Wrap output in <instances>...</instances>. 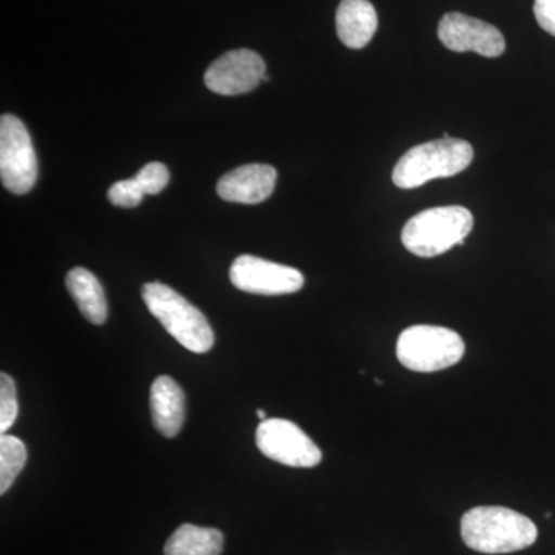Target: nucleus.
<instances>
[{"label": "nucleus", "mask_w": 555, "mask_h": 555, "mask_svg": "<svg viewBox=\"0 0 555 555\" xmlns=\"http://www.w3.org/2000/svg\"><path fill=\"white\" fill-rule=\"evenodd\" d=\"M539 529L531 518L503 506H477L462 518V539L481 554H509L532 546Z\"/></svg>", "instance_id": "obj_1"}, {"label": "nucleus", "mask_w": 555, "mask_h": 555, "mask_svg": "<svg viewBox=\"0 0 555 555\" xmlns=\"http://www.w3.org/2000/svg\"><path fill=\"white\" fill-rule=\"evenodd\" d=\"M474 159L473 145L463 139L441 138L412 147L398 160L393 169V184L398 189L422 188L438 178L462 173Z\"/></svg>", "instance_id": "obj_2"}, {"label": "nucleus", "mask_w": 555, "mask_h": 555, "mask_svg": "<svg viewBox=\"0 0 555 555\" xmlns=\"http://www.w3.org/2000/svg\"><path fill=\"white\" fill-rule=\"evenodd\" d=\"M473 228V214L465 207L427 208L409 219L401 241L415 257L434 258L454 246H463Z\"/></svg>", "instance_id": "obj_3"}, {"label": "nucleus", "mask_w": 555, "mask_h": 555, "mask_svg": "<svg viewBox=\"0 0 555 555\" xmlns=\"http://www.w3.org/2000/svg\"><path fill=\"white\" fill-rule=\"evenodd\" d=\"M142 299L179 345L195 353H206L214 347V328L207 318L173 288L163 283H147L142 287Z\"/></svg>", "instance_id": "obj_4"}, {"label": "nucleus", "mask_w": 555, "mask_h": 555, "mask_svg": "<svg viewBox=\"0 0 555 555\" xmlns=\"http://www.w3.org/2000/svg\"><path fill=\"white\" fill-rule=\"evenodd\" d=\"M396 352L409 371L433 374L460 363L466 346L452 328L420 324L401 332Z\"/></svg>", "instance_id": "obj_5"}, {"label": "nucleus", "mask_w": 555, "mask_h": 555, "mask_svg": "<svg viewBox=\"0 0 555 555\" xmlns=\"http://www.w3.org/2000/svg\"><path fill=\"white\" fill-rule=\"evenodd\" d=\"M0 177L14 195H25L38 179V159L27 127L13 115L0 119Z\"/></svg>", "instance_id": "obj_6"}, {"label": "nucleus", "mask_w": 555, "mask_h": 555, "mask_svg": "<svg viewBox=\"0 0 555 555\" xmlns=\"http://www.w3.org/2000/svg\"><path fill=\"white\" fill-rule=\"evenodd\" d=\"M255 438L261 454L281 465L309 469L320 465L323 460L315 441L288 420H262Z\"/></svg>", "instance_id": "obj_7"}, {"label": "nucleus", "mask_w": 555, "mask_h": 555, "mask_svg": "<svg viewBox=\"0 0 555 555\" xmlns=\"http://www.w3.org/2000/svg\"><path fill=\"white\" fill-rule=\"evenodd\" d=\"M230 281L240 291L268 297L295 294L305 287V276L299 270L251 255H241L233 261Z\"/></svg>", "instance_id": "obj_8"}, {"label": "nucleus", "mask_w": 555, "mask_h": 555, "mask_svg": "<svg viewBox=\"0 0 555 555\" xmlns=\"http://www.w3.org/2000/svg\"><path fill=\"white\" fill-rule=\"evenodd\" d=\"M206 86L222 96H236L257 89L266 75V62L255 51L241 49L229 51L207 68Z\"/></svg>", "instance_id": "obj_9"}, {"label": "nucleus", "mask_w": 555, "mask_h": 555, "mask_svg": "<svg viewBox=\"0 0 555 555\" xmlns=\"http://www.w3.org/2000/svg\"><path fill=\"white\" fill-rule=\"evenodd\" d=\"M438 38L448 50L456 53L474 51L485 57L505 53L506 42L494 25L462 13H448L438 25Z\"/></svg>", "instance_id": "obj_10"}, {"label": "nucleus", "mask_w": 555, "mask_h": 555, "mask_svg": "<svg viewBox=\"0 0 555 555\" xmlns=\"http://www.w3.org/2000/svg\"><path fill=\"white\" fill-rule=\"evenodd\" d=\"M278 173L268 164H247L219 179L218 195L229 203L258 204L272 195Z\"/></svg>", "instance_id": "obj_11"}, {"label": "nucleus", "mask_w": 555, "mask_h": 555, "mask_svg": "<svg viewBox=\"0 0 555 555\" xmlns=\"http://www.w3.org/2000/svg\"><path fill=\"white\" fill-rule=\"evenodd\" d=\"M153 425L164 437H177L185 420V397L173 378L163 375L150 389Z\"/></svg>", "instance_id": "obj_12"}, {"label": "nucleus", "mask_w": 555, "mask_h": 555, "mask_svg": "<svg viewBox=\"0 0 555 555\" xmlns=\"http://www.w3.org/2000/svg\"><path fill=\"white\" fill-rule=\"evenodd\" d=\"M378 28V14L369 0H343L337 10L338 38L353 50L364 49Z\"/></svg>", "instance_id": "obj_13"}, {"label": "nucleus", "mask_w": 555, "mask_h": 555, "mask_svg": "<svg viewBox=\"0 0 555 555\" xmlns=\"http://www.w3.org/2000/svg\"><path fill=\"white\" fill-rule=\"evenodd\" d=\"M65 286H67L72 298L75 299L80 313L91 324L100 326L107 321V299H105L104 288L93 273L82 268L72 269L65 278Z\"/></svg>", "instance_id": "obj_14"}, {"label": "nucleus", "mask_w": 555, "mask_h": 555, "mask_svg": "<svg viewBox=\"0 0 555 555\" xmlns=\"http://www.w3.org/2000/svg\"><path fill=\"white\" fill-rule=\"evenodd\" d=\"M224 537L218 529L185 524L179 526L164 546L166 555H219Z\"/></svg>", "instance_id": "obj_15"}, {"label": "nucleus", "mask_w": 555, "mask_h": 555, "mask_svg": "<svg viewBox=\"0 0 555 555\" xmlns=\"http://www.w3.org/2000/svg\"><path fill=\"white\" fill-rule=\"evenodd\" d=\"M27 448L17 437H0V494H5L27 463Z\"/></svg>", "instance_id": "obj_16"}, {"label": "nucleus", "mask_w": 555, "mask_h": 555, "mask_svg": "<svg viewBox=\"0 0 555 555\" xmlns=\"http://www.w3.org/2000/svg\"><path fill=\"white\" fill-rule=\"evenodd\" d=\"M20 414V404H17L16 383L10 375H0V433L7 434V430L16 422Z\"/></svg>", "instance_id": "obj_17"}, {"label": "nucleus", "mask_w": 555, "mask_h": 555, "mask_svg": "<svg viewBox=\"0 0 555 555\" xmlns=\"http://www.w3.org/2000/svg\"><path fill=\"white\" fill-rule=\"evenodd\" d=\"M134 179L145 195H158L169 184L170 173L163 163H150L138 171Z\"/></svg>", "instance_id": "obj_18"}, {"label": "nucleus", "mask_w": 555, "mask_h": 555, "mask_svg": "<svg viewBox=\"0 0 555 555\" xmlns=\"http://www.w3.org/2000/svg\"><path fill=\"white\" fill-rule=\"evenodd\" d=\"M145 193L139 188L137 179H124L115 182L108 190V199L113 206L133 208L141 204Z\"/></svg>", "instance_id": "obj_19"}, {"label": "nucleus", "mask_w": 555, "mask_h": 555, "mask_svg": "<svg viewBox=\"0 0 555 555\" xmlns=\"http://www.w3.org/2000/svg\"><path fill=\"white\" fill-rule=\"evenodd\" d=\"M537 24L555 38V0H535Z\"/></svg>", "instance_id": "obj_20"}, {"label": "nucleus", "mask_w": 555, "mask_h": 555, "mask_svg": "<svg viewBox=\"0 0 555 555\" xmlns=\"http://www.w3.org/2000/svg\"><path fill=\"white\" fill-rule=\"evenodd\" d=\"M257 415H258V416H259V418H261V420H268V412L262 411V409H258V411H257Z\"/></svg>", "instance_id": "obj_21"}]
</instances>
